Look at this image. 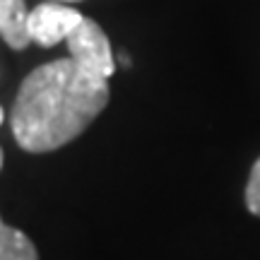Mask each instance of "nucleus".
<instances>
[{
	"instance_id": "nucleus-1",
	"label": "nucleus",
	"mask_w": 260,
	"mask_h": 260,
	"mask_svg": "<svg viewBox=\"0 0 260 260\" xmlns=\"http://www.w3.org/2000/svg\"><path fill=\"white\" fill-rule=\"evenodd\" d=\"M109 82L87 75L73 58L31 70L19 87L10 123L24 152H51L80 138L106 109Z\"/></svg>"
},
{
	"instance_id": "nucleus-2",
	"label": "nucleus",
	"mask_w": 260,
	"mask_h": 260,
	"mask_svg": "<svg viewBox=\"0 0 260 260\" xmlns=\"http://www.w3.org/2000/svg\"><path fill=\"white\" fill-rule=\"evenodd\" d=\"M65 44H68L70 58L87 75L99 77V80H109L113 75L116 63H113L111 44H109V37L104 34V29L94 19L84 17L80 27L65 39Z\"/></svg>"
},
{
	"instance_id": "nucleus-3",
	"label": "nucleus",
	"mask_w": 260,
	"mask_h": 260,
	"mask_svg": "<svg viewBox=\"0 0 260 260\" xmlns=\"http://www.w3.org/2000/svg\"><path fill=\"white\" fill-rule=\"evenodd\" d=\"M84 19V15H80L77 10L68 8L63 3H41L39 8H34L29 12L27 29L31 41H37L39 46L51 48L65 41L73 34L75 29L80 27V22Z\"/></svg>"
},
{
	"instance_id": "nucleus-4",
	"label": "nucleus",
	"mask_w": 260,
	"mask_h": 260,
	"mask_svg": "<svg viewBox=\"0 0 260 260\" xmlns=\"http://www.w3.org/2000/svg\"><path fill=\"white\" fill-rule=\"evenodd\" d=\"M27 19L29 12L24 0H0V37L15 51H22L31 44Z\"/></svg>"
},
{
	"instance_id": "nucleus-5",
	"label": "nucleus",
	"mask_w": 260,
	"mask_h": 260,
	"mask_svg": "<svg viewBox=\"0 0 260 260\" xmlns=\"http://www.w3.org/2000/svg\"><path fill=\"white\" fill-rule=\"evenodd\" d=\"M0 260H39L37 246L24 232L0 219Z\"/></svg>"
},
{
	"instance_id": "nucleus-6",
	"label": "nucleus",
	"mask_w": 260,
	"mask_h": 260,
	"mask_svg": "<svg viewBox=\"0 0 260 260\" xmlns=\"http://www.w3.org/2000/svg\"><path fill=\"white\" fill-rule=\"evenodd\" d=\"M246 207H248L251 214L260 217V157L255 159L248 183H246Z\"/></svg>"
},
{
	"instance_id": "nucleus-7",
	"label": "nucleus",
	"mask_w": 260,
	"mask_h": 260,
	"mask_svg": "<svg viewBox=\"0 0 260 260\" xmlns=\"http://www.w3.org/2000/svg\"><path fill=\"white\" fill-rule=\"evenodd\" d=\"M51 3H63L65 5V3H80V0H51Z\"/></svg>"
},
{
	"instance_id": "nucleus-8",
	"label": "nucleus",
	"mask_w": 260,
	"mask_h": 260,
	"mask_svg": "<svg viewBox=\"0 0 260 260\" xmlns=\"http://www.w3.org/2000/svg\"><path fill=\"white\" fill-rule=\"evenodd\" d=\"M3 118H5V113H3V109H0V123H3Z\"/></svg>"
},
{
	"instance_id": "nucleus-9",
	"label": "nucleus",
	"mask_w": 260,
	"mask_h": 260,
	"mask_svg": "<svg viewBox=\"0 0 260 260\" xmlns=\"http://www.w3.org/2000/svg\"><path fill=\"white\" fill-rule=\"evenodd\" d=\"M0 169H3V149H0Z\"/></svg>"
}]
</instances>
